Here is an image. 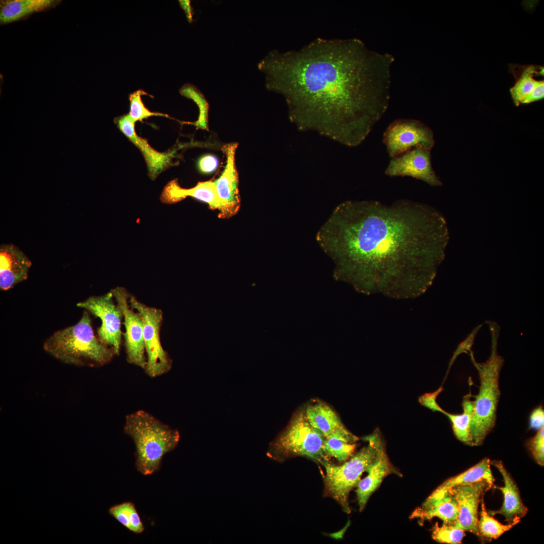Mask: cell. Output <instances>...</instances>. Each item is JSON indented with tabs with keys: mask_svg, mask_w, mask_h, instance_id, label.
<instances>
[{
	"mask_svg": "<svg viewBox=\"0 0 544 544\" xmlns=\"http://www.w3.org/2000/svg\"><path fill=\"white\" fill-rule=\"evenodd\" d=\"M391 469L390 462L381 442L376 458L367 470V475L361 480L357 486L356 493L360 511L364 509L371 494L384 478L391 472Z\"/></svg>",
	"mask_w": 544,
	"mask_h": 544,
	"instance_id": "cell-20",
	"label": "cell"
},
{
	"mask_svg": "<svg viewBox=\"0 0 544 544\" xmlns=\"http://www.w3.org/2000/svg\"><path fill=\"white\" fill-rule=\"evenodd\" d=\"M219 165L218 158L212 154H208L201 156L197 160V167L199 171L205 174L215 171Z\"/></svg>",
	"mask_w": 544,
	"mask_h": 544,
	"instance_id": "cell-33",
	"label": "cell"
},
{
	"mask_svg": "<svg viewBox=\"0 0 544 544\" xmlns=\"http://www.w3.org/2000/svg\"><path fill=\"white\" fill-rule=\"evenodd\" d=\"M484 496L481 499V511L480 518L478 520L479 535L488 538H497L505 532L511 529L514 523L504 525L491 517L486 510Z\"/></svg>",
	"mask_w": 544,
	"mask_h": 544,
	"instance_id": "cell-27",
	"label": "cell"
},
{
	"mask_svg": "<svg viewBox=\"0 0 544 544\" xmlns=\"http://www.w3.org/2000/svg\"><path fill=\"white\" fill-rule=\"evenodd\" d=\"M179 4L184 11L187 19L189 23L192 21V9L190 1H179Z\"/></svg>",
	"mask_w": 544,
	"mask_h": 544,
	"instance_id": "cell-37",
	"label": "cell"
},
{
	"mask_svg": "<svg viewBox=\"0 0 544 544\" xmlns=\"http://www.w3.org/2000/svg\"><path fill=\"white\" fill-rule=\"evenodd\" d=\"M491 460L485 458L467 470L448 479L439 486L428 498L423 505L434 503L444 497L452 488L464 484L486 480L493 484L494 478L490 468Z\"/></svg>",
	"mask_w": 544,
	"mask_h": 544,
	"instance_id": "cell-21",
	"label": "cell"
},
{
	"mask_svg": "<svg viewBox=\"0 0 544 544\" xmlns=\"http://www.w3.org/2000/svg\"><path fill=\"white\" fill-rule=\"evenodd\" d=\"M458 513L457 503L448 493L440 500L430 504L423 505L422 507L416 509L411 517L423 520L438 517L443 521V524L453 525L457 520Z\"/></svg>",
	"mask_w": 544,
	"mask_h": 544,
	"instance_id": "cell-23",
	"label": "cell"
},
{
	"mask_svg": "<svg viewBox=\"0 0 544 544\" xmlns=\"http://www.w3.org/2000/svg\"><path fill=\"white\" fill-rule=\"evenodd\" d=\"M192 197L209 205L213 210H222V205L217 193L214 181L199 182L189 188L181 187L177 179L169 181L164 187L160 195L161 201L166 204L180 201L187 197Z\"/></svg>",
	"mask_w": 544,
	"mask_h": 544,
	"instance_id": "cell-17",
	"label": "cell"
},
{
	"mask_svg": "<svg viewBox=\"0 0 544 544\" xmlns=\"http://www.w3.org/2000/svg\"><path fill=\"white\" fill-rule=\"evenodd\" d=\"M237 143L224 145L222 150L226 156V165L220 177L214 181L222 205L219 217L228 218L235 215L240 206L238 176L235 164Z\"/></svg>",
	"mask_w": 544,
	"mask_h": 544,
	"instance_id": "cell-14",
	"label": "cell"
},
{
	"mask_svg": "<svg viewBox=\"0 0 544 544\" xmlns=\"http://www.w3.org/2000/svg\"><path fill=\"white\" fill-rule=\"evenodd\" d=\"M316 239L335 264L336 280L364 294L400 299L431 285L449 235L444 217L428 205L349 200L336 207Z\"/></svg>",
	"mask_w": 544,
	"mask_h": 544,
	"instance_id": "cell-2",
	"label": "cell"
},
{
	"mask_svg": "<svg viewBox=\"0 0 544 544\" xmlns=\"http://www.w3.org/2000/svg\"><path fill=\"white\" fill-rule=\"evenodd\" d=\"M431 150L423 148H413L391 158L385 170L389 176H411L427 184L437 186L442 182L433 169Z\"/></svg>",
	"mask_w": 544,
	"mask_h": 544,
	"instance_id": "cell-12",
	"label": "cell"
},
{
	"mask_svg": "<svg viewBox=\"0 0 544 544\" xmlns=\"http://www.w3.org/2000/svg\"><path fill=\"white\" fill-rule=\"evenodd\" d=\"M44 350L59 361L77 366H103L115 355L114 350L94 334L88 312L75 325L54 332L43 344Z\"/></svg>",
	"mask_w": 544,
	"mask_h": 544,
	"instance_id": "cell-3",
	"label": "cell"
},
{
	"mask_svg": "<svg viewBox=\"0 0 544 544\" xmlns=\"http://www.w3.org/2000/svg\"><path fill=\"white\" fill-rule=\"evenodd\" d=\"M325 438L307 420L303 410L297 413L269 446L267 454L278 461L294 456L321 463L328 460L324 450Z\"/></svg>",
	"mask_w": 544,
	"mask_h": 544,
	"instance_id": "cell-7",
	"label": "cell"
},
{
	"mask_svg": "<svg viewBox=\"0 0 544 544\" xmlns=\"http://www.w3.org/2000/svg\"><path fill=\"white\" fill-rule=\"evenodd\" d=\"M464 530L454 525H445L439 526L436 523L432 528V538L436 541L451 544L462 542L465 536Z\"/></svg>",
	"mask_w": 544,
	"mask_h": 544,
	"instance_id": "cell-30",
	"label": "cell"
},
{
	"mask_svg": "<svg viewBox=\"0 0 544 544\" xmlns=\"http://www.w3.org/2000/svg\"><path fill=\"white\" fill-rule=\"evenodd\" d=\"M514 85L510 88V92L514 103L519 105L522 100L533 89L537 81L534 76L540 74L543 76V67L537 70L534 65L522 66Z\"/></svg>",
	"mask_w": 544,
	"mask_h": 544,
	"instance_id": "cell-25",
	"label": "cell"
},
{
	"mask_svg": "<svg viewBox=\"0 0 544 544\" xmlns=\"http://www.w3.org/2000/svg\"><path fill=\"white\" fill-rule=\"evenodd\" d=\"M31 261L13 244L0 247V289L8 290L27 278Z\"/></svg>",
	"mask_w": 544,
	"mask_h": 544,
	"instance_id": "cell-18",
	"label": "cell"
},
{
	"mask_svg": "<svg viewBox=\"0 0 544 544\" xmlns=\"http://www.w3.org/2000/svg\"><path fill=\"white\" fill-rule=\"evenodd\" d=\"M383 142L391 158L414 148L431 150L435 144L432 130L421 121L413 119L392 121L383 133Z\"/></svg>",
	"mask_w": 544,
	"mask_h": 544,
	"instance_id": "cell-9",
	"label": "cell"
},
{
	"mask_svg": "<svg viewBox=\"0 0 544 544\" xmlns=\"http://www.w3.org/2000/svg\"><path fill=\"white\" fill-rule=\"evenodd\" d=\"M59 0H5L0 3V23L7 24L53 8Z\"/></svg>",
	"mask_w": 544,
	"mask_h": 544,
	"instance_id": "cell-22",
	"label": "cell"
},
{
	"mask_svg": "<svg viewBox=\"0 0 544 544\" xmlns=\"http://www.w3.org/2000/svg\"><path fill=\"white\" fill-rule=\"evenodd\" d=\"M536 462L540 465L544 464V427L539 430L534 436L531 438L527 443Z\"/></svg>",
	"mask_w": 544,
	"mask_h": 544,
	"instance_id": "cell-32",
	"label": "cell"
},
{
	"mask_svg": "<svg viewBox=\"0 0 544 544\" xmlns=\"http://www.w3.org/2000/svg\"><path fill=\"white\" fill-rule=\"evenodd\" d=\"M119 130L142 153L147 165L148 175L154 180L163 171L173 165L175 150L160 152L155 150L148 141L138 135L135 130V121L128 114L114 119Z\"/></svg>",
	"mask_w": 544,
	"mask_h": 544,
	"instance_id": "cell-15",
	"label": "cell"
},
{
	"mask_svg": "<svg viewBox=\"0 0 544 544\" xmlns=\"http://www.w3.org/2000/svg\"><path fill=\"white\" fill-rule=\"evenodd\" d=\"M471 397L470 392L464 396L462 402V414H452L445 411L443 414L450 420L456 437L464 444L473 446L470 434V422L473 413L474 401L471 399Z\"/></svg>",
	"mask_w": 544,
	"mask_h": 544,
	"instance_id": "cell-24",
	"label": "cell"
},
{
	"mask_svg": "<svg viewBox=\"0 0 544 544\" xmlns=\"http://www.w3.org/2000/svg\"><path fill=\"white\" fill-rule=\"evenodd\" d=\"M108 513L129 530L137 534L142 533L144 525L135 507L131 502H125L111 506Z\"/></svg>",
	"mask_w": 544,
	"mask_h": 544,
	"instance_id": "cell-26",
	"label": "cell"
},
{
	"mask_svg": "<svg viewBox=\"0 0 544 544\" xmlns=\"http://www.w3.org/2000/svg\"><path fill=\"white\" fill-rule=\"evenodd\" d=\"M491 465L495 466L502 475L504 487H496L500 490L504 496L502 506L495 511H489L491 515L501 514L504 516L508 524H518L522 518L527 513L528 509L521 499L517 485L510 474L504 466L502 461L493 460Z\"/></svg>",
	"mask_w": 544,
	"mask_h": 544,
	"instance_id": "cell-19",
	"label": "cell"
},
{
	"mask_svg": "<svg viewBox=\"0 0 544 544\" xmlns=\"http://www.w3.org/2000/svg\"><path fill=\"white\" fill-rule=\"evenodd\" d=\"M365 439L368 441V445L342 465L334 464L329 460L321 463L325 471L324 483L326 494L333 498L348 514L351 512L348 501L350 492L357 486L362 473L367 471L374 461L382 442L377 433Z\"/></svg>",
	"mask_w": 544,
	"mask_h": 544,
	"instance_id": "cell-5",
	"label": "cell"
},
{
	"mask_svg": "<svg viewBox=\"0 0 544 544\" xmlns=\"http://www.w3.org/2000/svg\"><path fill=\"white\" fill-rule=\"evenodd\" d=\"M129 303L143 320L147 359L145 370L151 377L161 376L168 372L172 366V360L163 348L160 339L163 313L160 309L147 306L131 294Z\"/></svg>",
	"mask_w": 544,
	"mask_h": 544,
	"instance_id": "cell-8",
	"label": "cell"
},
{
	"mask_svg": "<svg viewBox=\"0 0 544 544\" xmlns=\"http://www.w3.org/2000/svg\"><path fill=\"white\" fill-rule=\"evenodd\" d=\"M110 291L99 296H91L79 302L77 306L88 310L101 320L97 336L103 343L111 347L115 355L119 354L121 343L122 312L114 303Z\"/></svg>",
	"mask_w": 544,
	"mask_h": 544,
	"instance_id": "cell-11",
	"label": "cell"
},
{
	"mask_svg": "<svg viewBox=\"0 0 544 544\" xmlns=\"http://www.w3.org/2000/svg\"><path fill=\"white\" fill-rule=\"evenodd\" d=\"M123 318L125 331L123 333L127 362L144 370L147 359L144 338V323L138 312L134 311L129 303L130 294L123 287L110 290Z\"/></svg>",
	"mask_w": 544,
	"mask_h": 544,
	"instance_id": "cell-10",
	"label": "cell"
},
{
	"mask_svg": "<svg viewBox=\"0 0 544 544\" xmlns=\"http://www.w3.org/2000/svg\"><path fill=\"white\" fill-rule=\"evenodd\" d=\"M493 484L486 480L455 486L449 490L455 499L459 509L458 516L453 524L464 531L479 535L478 506L482 497Z\"/></svg>",
	"mask_w": 544,
	"mask_h": 544,
	"instance_id": "cell-13",
	"label": "cell"
},
{
	"mask_svg": "<svg viewBox=\"0 0 544 544\" xmlns=\"http://www.w3.org/2000/svg\"><path fill=\"white\" fill-rule=\"evenodd\" d=\"M181 94L192 99L199 108L198 120L194 124L202 129L208 130V112L209 105L203 94L194 86L190 84L184 85L180 90Z\"/></svg>",
	"mask_w": 544,
	"mask_h": 544,
	"instance_id": "cell-29",
	"label": "cell"
},
{
	"mask_svg": "<svg viewBox=\"0 0 544 544\" xmlns=\"http://www.w3.org/2000/svg\"><path fill=\"white\" fill-rule=\"evenodd\" d=\"M142 95H147V93L143 90H139L130 94L129 97L130 108L128 114L135 122L142 121L143 119L153 116L168 117L167 114L149 110L144 105L142 100Z\"/></svg>",
	"mask_w": 544,
	"mask_h": 544,
	"instance_id": "cell-31",
	"label": "cell"
},
{
	"mask_svg": "<svg viewBox=\"0 0 544 544\" xmlns=\"http://www.w3.org/2000/svg\"><path fill=\"white\" fill-rule=\"evenodd\" d=\"M544 425V410L542 406L535 408L529 417V428L539 430Z\"/></svg>",
	"mask_w": 544,
	"mask_h": 544,
	"instance_id": "cell-36",
	"label": "cell"
},
{
	"mask_svg": "<svg viewBox=\"0 0 544 544\" xmlns=\"http://www.w3.org/2000/svg\"><path fill=\"white\" fill-rule=\"evenodd\" d=\"M394 60L357 38H318L298 50H271L257 67L298 129L355 147L388 108Z\"/></svg>",
	"mask_w": 544,
	"mask_h": 544,
	"instance_id": "cell-1",
	"label": "cell"
},
{
	"mask_svg": "<svg viewBox=\"0 0 544 544\" xmlns=\"http://www.w3.org/2000/svg\"><path fill=\"white\" fill-rule=\"evenodd\" d=\"M303 411L309 423L325 439L337 438L352 443L359 440L345 427L336 413L324 402L315 401L308 404Z\"/></svg>",
	"mask_w": 544,
	"mask_h": 544,
	"instance_id": "cell-16",
	"label": "cell"
},
{
	"mask_svg": "<svg viewBox=\"0 0 544 544\" xmlns=\"http://www.w3.org/2000/svg\"><path fill=\"white\" fill-rule=\"evenodd\" d=\"M442 389L441 387L433 392L428 393L422 395L419 399L420 403L433 412H438L443 414L444 410L438 405L436 401L437 397Z\"/></svg>",
	"mask_w": 544,
	"mask_h": 544,
	"instance_id": "cell-34",
	"label": "cell"
},
{
	"mask_svg": "<svg viewBox=\"0 0 544 544\" xmlns=\"http://www.w3.org/2000/svg\"><path fill=\"white\" fill-rule=\"evenodd\" d=\"M356 445L337 438H325L324 450L328 457H333L339 462L349 459L355 451Z\"/></svg>",
	"mask_w": 544,
	"mask_h": 544,
	"instance_id": "cell-28",
	"label": "cell"
},
{
	"mask_svg": "<svg viewBox=\"0 0 544 544\" xmlns=\"http://www.w3.org/2000/svg\"><path fill=\"white\" fill-rule=\"evenodd\" d=\"M124 431L134 442L135 467L144 475L159 470L163 457L177 446L180 438L178 430L144 411L127 415Z\"/></svg>",
	"mask_w": 544,
	"mask_h": 544,
	"instance_id": "cell-4",
	"label": "cell"
},
{
	"mask_svg": "<svg viewBox=\"0 0 544 544\" xmlns=\"http://www.w3.org/2000/svg\"><path fill=\"white\" fill-rule=\"evenodd\" d=\"M502 359L493 352L485 364L477 365L480 385L474 396V410L470 422V434L473 446L482 445L494 428L500 396L499 375Z\"/></svg>",
	"mask_w": 544,
	"mask_h": 544,
	"instance_id": "cell-6",
	"label": "cell"
},
{
	"mask_svg": "<svg viewBox=\"0 0 544 544\" xmlns=\"http://www.w3.org/2000/svg\"><path fill=\"white\" fill-rule=\"evenodd\" d=\"M544 97V81H538L533 89L522 100L521 104H529L543 99Z\"/></svg>",
	"mask_w": 544,
	"mask_h": 544,
	"instance_id": "cell-35",
	"label": "cell"
}]
</instances>
